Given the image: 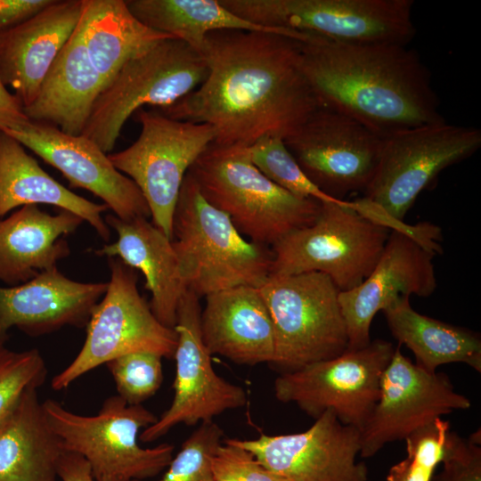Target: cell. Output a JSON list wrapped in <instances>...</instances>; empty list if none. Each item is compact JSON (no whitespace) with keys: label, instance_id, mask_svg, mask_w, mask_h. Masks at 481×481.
<instances>
[{"label":"cell","instance_id":"obj_1","mask_svg":"<svg viewBox=\"0 0 481 481\" xmlns=\"http://www.w3.org/2000/svg\"><path fill=\"white\" fill-rule=\"evenodd\" d=\"M200 53L208 69L205 80L157 110L172 119L213 126L216 143L249 147L263 136L284 140L323 107L290 36L217 30L207 35Z\"/></svg>","mask_w":481,"mask_h":481},{"label":"cell","instance_id":"obj_3","mask_svg":"<svg viewBox=\"0 0 481 481\" xmlns=\"http://www.w3.org/2000/svg\"><path fill=\"white\" fill-rule=\"evenodd\" d=\"M200 193L225 213L245 238L272 247L289 232L310 225L322 202L298 197L266 177L248 147L212 143L188 171Z\"/></svg>","mask_w":481,"mask_h":481},{"label":"cell","instance_id":"obj_14","mask_svg":"<svg viewBox=\"0 0 481 481\" xmlns=\"http://www.w3.org/2000/svg\"><path fill=\"white\" fill-rule=\"evenodd\" d=\"M384 136L328 107L317 110L283 140L307 177L337 200L365 191L377 169Z\"/></svg>","mask_w":481,"mask_h":481},{"label":"cell","instance_id":"obj_11","mask_svg":"<svg viewBox=\"0 0 481 481\" xmlns=\"http://www.w3.org/2000/svg\"><path fill=\"white\" fill-rule=\"evenodd\" d=\"M135 114L142 126L139 137L109 159L137 185L151 223L173 240V216L183 179L215 141L216 130L207 124L172 119L158 110L142 108Z\"/></svg>","mask_w":481,"mask_h":481},{"label":"cell","instance_id":"obj_21","mask_svg":"<svg viewBox=\"0 0 481 481\" xmlns=\"http://www.w3.org/2000/svg\"><path fill=\"white\" fill-rule=\"evenodd\" d=\"M84 0H53L0 31V77L23 108L36 98L53 61L76 30Z\"/></svg>","mask_w":481,"mask_h":481},{"label":"cell","instance_id":"obj_26","mask_svg":"<svg viewBox=\"0 0 481 481\" xmlns=\"http://www.w3.org/2000/svg\"><path fill=\"white\" fill-rule=\"evenodd\" d=\"M47 204L70 211L87 222L104 240L110 231L102 214L105 204L88 200L53 179L24 146L0 130V219L16 208Z\"/></svg>","mask_w":481,"mask_h":481},{"label":"cell","instance_id":"obj_29","mask_svg":"<svg viewBox=\"0 0 481 481\" xmlns=\"http://www.w3.org/2000/svg\"><path fill=\"white\" fill-rule=\"evenodd\" d=\"M382 312L391 334L413 353L419 367L433 373L440 365L461 363L481 372L478 333L418 313L407 296Z\"/></svg>","mask_w":481,"mask_h":481},{"label":"cell","instance_id":"obj_10","mask_svg":"<svg viewBox=\"0 0 481 481\" xmlns=\"http://www.w3.org/2000/svg\"><path fill=\"white\" fill-rule=\"evenodd\" d=\"M110 279L86 324V337L75 359L51 382L67 388L94 368L135 352L174 358L177 335L153 314L137 288V271L117 257H108Z\"/></svg>","mask_w":481,"mask_h":481},{"label":"cell","instance_id":"obj_30","mask_svg":"<svg viewBox=\"0 0 481 481\" xmlns=\"http://www.w3.org/2000/svg\"><path fill=\"white\" fill-rule=\"evenodd\" d=\"M132 14L145 26L178 38L200 53L208 34L217 30H252L289 36L287 29L248 21L220 0H126Z\"/></svg>","mask_w":481,"mask_h":481},{"label":"cell","instance_id":"obj_33","mask_svg":"<svg viewBox=\"0 0 481 481\" xmlns=\"http://www.w3.org/2000/svg\"><path fill=\"white\" fill-rule=\"evenodd\" d=\"M47 374L45 363L37 349L12 351L0 345V428L22 395L38 388Z\"/></svg>","mask_w":481,"mask_h":481},{"label":"cell","instance_id":"obj_28","mask_svg":"<svg viewBox=\"0 0 481 481\" xmlns=\"http://www.w3.org/2000/svg\"><path fill=\"white\" fill-rule=\"evenodd\" d=\"M77 29L103 89L127 61L159 40L174 37L143 24L124 0H84Z\"/></svg>","mask_w":481,"mask_h":481},{"label":"cell","instance_id":"obj_36","mask_svg":"<svg viewBox=\"0 0 481 481\" xmlns=\"http://www.w3.org/2000/svg\"><path fill=\"white\" fill-rule=\"evenodd\" d=\"M441 463L443 470L434 481H481L480 430L468 438L449 431Z\"/></svg>","mask_w":481,"mask_h":481},{"label":"cell","instance_id":"obj_18","mask_svg":"<svg viewBox=\"0 0 481 481\" xmlns=\"http://www.w3.org/2000/svg\"><path fill=\"white\" fill-rule=\"evenodd\" d=\"M435 256L412 238L395 231L389 232L371 273L354 289L339 292L348 350L371 343V324L378 312L403 296L428 298L433 294L437 286Z\"/></svg>","mask_w":481,"mask_h":481},{"label":"cell","instance_id":"obj_20","mask_svg":"<svg viewBox=\"0 0 481 481\" xmlns=\"http://www.w3.org/2000/svg\"><path fill=\"white\" fill-rule=\"evenodd\" d=\"M107 287L108 282L73 281L57 266L24 283L0 287V345L14 327L32 336L86 327Z\"/></svg>","mask_w":481,"mask_h":481},{"label":"cell","instance_id":"obj_24","mask_svg":"<svg viewBox=\"0 0 481 481\" xmlns=\"http://www.w3.org/2000/svg\"><path fill=\"white\" fill-rule=\"evenodd\" d=\"M83 222L70 211L51 215L37 205L23 206L0 219V281L16 286L56 267L70 253L63 237Z\"/></svg>","mask_w":481,"mask_h":481},{"label":"cell","instance_id":"obj_8","mask_svg":"<svg viewBox=\"0 0 481 481\" xmlns=\"http://www.w3.org/2000/svg\"><path fill=\"white\" fill-rule=\"evenodd\" d=\"M389 232L355 212L352 200L322 202L313 224L289 232L271 247L270 275L320 272L340 291L352 289L376 265Z\"/></svg>","mask_w":481,"mask_h":481},{"label":"cell","instance_id":"obj_5","mask_svg":"<svg viewBox=\"0 0 481 481\" xmlns=\"http://www.w3.org/2000/svg\"><path fill=\"white\" fill-rule=\"evenodd\" d=\"M42 404L65 452L82 456L96 481L151 478L167 469L174 457L170 444L140 446L141 432L158 417L142 404H128L118 395L105 399L94 416L75 413L52 399Z\"/></svg>","mask_w":481,"mask_h":481},{"label":"cell","instance_id":"obj_4","mask_svg":"<svg viewBox=\"0 0 481 481\" xmlns=\"http://www.w3.org/2000/svg\"><path fill=\"white\" fill-rule=\"evenodd\" d=\"M172 242L181 276L200 298L237 286L260 288L271 274V248L242 236L189 173L174 212Z\"/></svg>","mask_w":481,"mask_h":481},{"label":"cell","instance_id":"obj_25","mask_svg":"<svg viewBox=\"0 0 481 481\" xmlns=\"http://www.w3.org/2000/svg\"><path fill=\"white\" fill-rule=\"evenodd\" d=\"M102 89L77 27L51 66L35 100L23 110L30 121L80 135Z\"/></svg>","mask_w":481,"mask_h":481},{"label":"cell","instance_id":"obj_15","mask_svg":"<svg viewBox=\"0 0 481 481\" xmlns=\"http://www.w3.org/2000/svg\"><path fill=\"white\" fill-rule=\"evenodd\" d=\"M200 314V297L188 289L180 300L174 328L177 342L173 400L156 422L141 432L139 440L143 443L158 440L178 424L194 426L210 421L247 403L241 387L215 371L201 338Z\"/></svg>","mask_w":481,"mask_h":481},{"label":"cell","instance_id":"obj_27","mask_svg":"<svg viewBox=\"0 0 481 481\" xmlns=\"http://www.w3.org/2000/svg\"><path fill=\"white\" fill-rule=\"evenodd\" d=\"M37 388L28 389L0 428V481H56L65 452Z\"/></svg>","mask_w":481,"mask_h":481},{"label":"cell","instance_id":"obj_32","mask_svg":"<svg viewBox=\"0 0 481 481\" xmlns=\"http://www.w3.org/2000/svg\"><path fill=\"white\" fill-rule=\"evenodd\" d=\"M449 431L450 422L437 418L411 433L404 439L406 456L390 468L387 481H433Z\"/></svg>","mask_w":481,"mask_h":481},{"label":"cell","instance_id":"obj_12","mask_svg":"<svg viewBox=\"0 0 481 481\" xmlns=\"http://www.w3.org/2000/svg\"><path fill=\"white\" fill-rule=\"evenodd\" d=\"M481 147V130L445 120L384 136L375 174L364 196L404 221L421 192L446 167Z\"/></svg>","mask_w":481,"mask_h":481},{"label":"cell","instance_id":"obj_35","mask_svg":"<svg viewBox=\"0 0 481 481\" xmlns=\"http://www.w3.org/2000/svg\"><path fill=\"white\" fill-rule=\"evenodd\" d=\"M223 434L213 420L201 422L183 442L159 481H214L211 461L223 442Z\"/></svg>","mask_w":481,"mask_h":481},{"label":"cell","instance_id":"obj_6","mask_svg":"<svg viewBox=\"0 0 481 481\" xmlns=\"http://www.w3.org/2000/svg\"><path fill=\"white\" fill-rule=\"evenodd\" d=\"M208 71L202 54L185 42L159 40L127 61L101 92L81 135L108 154L138 110L174 104L194 91Z\"/></svg>","mask_w":481,"mask_h":481},{"label":"cell","instance_id":"obj_39","mask_svg":"<svg viewBox=\"0 0 481 481\" xmlns=\"http://www.w3.org/2000/svg\"><path fill=\"white\" fill-rule=\"evenodd\" d=\"M29 121L19 99L7 89L0 77V130L16 129Z\"/></svg>","mask_w":481,"mask_h":481},{"label":"cell","instance_id":"obj_23","mask_svg":"<svg viewBox=\"0 0 481 481\" xmlns=\"http://www.w3.org/2000/svg\"><path fill=\"white\" fill-rule=\"evenodd\" d=\"M118 235L96 255L117 257L127 266L140 271L145 289L151 294L150 306L156 318L174 329L180 300L188 289L179 270L172 240L147 217L122 220L115 215L104 218Z\"/></svg>","mask_w":481,"mask_h":481},{"label":"cell","instance_id":"obj_38","mask_svg":"<svg viewBox=\"0 0 481 481\" xmlns=\"http://www.w3.org/2000/svg\"><path fill=\"white\" fill-rule=\"evenodd\" d=\"M51 0H0V31L29 19Z\"/></svg>","mask_w":481,"mask_h":481},{"label":"cell","instance_id":"obj_19","mask_svg":"<svg viewBox=\"0 0 481 481\" xmlns=\"http://www.w3.org/2000/svg\"><path fill=\"white\" fill-rule=\"evenodd\" d=\"M24 147L58 169L73 188L100 198L122 220L151 216L137 185L119 172L95 143L57 127L29 121L16 129H4Z\"/></svg>","mask_w":481,"mask_h":481},{"label":"cell","instance_id":"obj_22","mask_svg":"<svg viewBox=\"0 0 481 481\" xmlns=\"http://www.w3.org/2000/svg\"><path fill=\"white\" fill-rule=\"evenodd\" d=\"M205 298L200 332L211 355H219L244 365L273 363L274 330L258 288L237 286Z\"/></svg>","mask_w":481,"mask_h":481},{"label":"cell","instance_id":"obj_31","mask_svg":"<svg viewBox=\"0 0 481 481\" xmlns=\"http://www.w3.org/2000/svg\"><path fill=\"white\" fill-rule=\"evenodd\" d=\"M252 163L271 181L289 192L320 202L345 203L324 193L304 173L283 140L263 136L248 147Z\"/></svg>","mask_w":481,"mask_h":481},{"label":"cell","instance_id":"obj_40","mask_svg":"<svg viewBox=\"0 0 481 481\" xmlns=\"http://www.w3.org/2000/svg\"><path fill=\"white\" fill-rule=\"evenodd\" d=\"M58 477L61 481H96L87 461L82 456L69 452L60 459Z\"/></svg>","mask_w":481,"mask_h":481},{"label":"cell","instance_id":"obj_16","mask_svg":"<svg viewBox=\"0 0 481 481\" xmlns=\"http://www.w3.org/2000/svg\"><path fill=\"white\" fill-rule=\"evenodd\" d=\"M470 406L446 374L419 367L402 354L399 345L381 377L379 398L361 430L359 455L371 458L434 420Z\"/></svg>","mask_w":481,"mask_h":481},{"label":"cell","instance_id":"obj_9","mask_svg":"<svg viewBox=\"0 0 481 481\" xmlns=\"http://www.w3.org/2000/svg\"><path fill=\"white\" fill-rule=\"evenodd\" d=\"M239 17L346 43L408 45L413 0H220Z\"/></svg>","mask_w":481,"mask_h":481},{"label":"cell","instance_id":"obj_34","mask_svg":"<svg viewBox=\"0 0 481 481\" xmlns=\"http://www.w3.org/2000/svg\"><path fill=\"white\" fill-rule=\"evenodd\" d=\"M162 356L135 352L106 363L119 395L130 405H140L159 389L163 381Z\"/></svg>","mask_w":481,"mask_h":481},{"label":"cell","instance_id":"obj_37","mask_svg":"<svg viewBox=\"0 0 481 481\" xmlns=\"http://www.w3.org/2000/svg\"><path fill=\"white\" fill-rule=\"evenodd\" d=\"M211 471L214 481H287L262 465L249 451L227 440L217 447Z\"/></svg>","mask_w":481,"mask_h":481},{"label":"cell","instance_id":"obj_2","mask_svg":"<svg viewBox=\"0 0 481 481\" xmlns=\"http://www.w3.org/2000/svg\"><path fill=\"white\" fill-rule=\"evenodd\" d=\"M294 38L323 106L382 136L445 120L428 68L407 45L346 43L300 31Z\"/></svg>","mask_w":481,"mask_h":481},{"label":"cell","instance_id":"obj_13","mask_svg":"<svg viewBox=\"0 0 481 481\" xmlns=\"http://www.w3.org/2000/svg\"><path fill=\"white\" fill-rule=\"evenodd\" d=\"M395 350L391 342L378 338L365 347L282 372L273 383L275 398L295 404L314 419L330 409L342 424L361 431L379 398L381 377Z\"/></svg>","mask_w":481,"mask_h":481},{"label":"cell","instance_id":"obj_17","mask_svg":"<svg viewBox=\"0 0 481 481\" xmlns=\"http://www.w3.org/2000/svg\"><path fill=\"white\" fill-rule=\"evenodd\" d=\"M225 440L287 481H368L366 465L356 461L361 431L342 424L330 409L303 432Z\"/></svg>","mask_w":481,"mask_h":481},{"label":"cell","instance_id":"obj_7","mask_svg":"<svg viewBox=\"0 0 481 481\" xmlns=\"http://www.w3.org/2000/svg\"><path fill=\"white\" fill-rule=\"evenodd\" d=\"M275 339L271 363L281 373L336 357L347 349L339 289L325 273L270 275L258 288Z\"/></svg>","mask_w":481,"mask_h":481}]
</instances>
